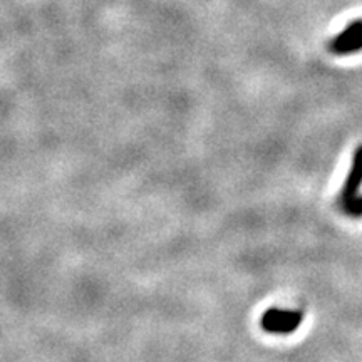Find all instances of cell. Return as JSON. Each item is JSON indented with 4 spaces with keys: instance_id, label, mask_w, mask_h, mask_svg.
<instances>
[{
    "instance_id": "obj_1",
    "label": "cell",
    "mask_w": 362,
    "mask_h": 362,
    "mask_svg": "<svg viewBox=\"0 0 362 362\" xmlns=\"http://www.w3.org/2000/svg\"><path fill=\"white\" fill-rule=\"evenodd\" d=\"M302 314L297 310H282L274 307L262 315V327L272 334H291L298 329Z\"/></svg>"
},
{
    "instance_id": "obj_3",
    "label": "cell",
    "mask_w": 362,
    "mask_h": 362,
    "mask_svg": "<svg viewBox=\"0 0 362 362\" xmlns=\"http://www.w3.org/2000/svg\"><path fill=\"white\" fill-rule=\"evenodd\" d=\"M362 49V34L354 35V37L344 40V42H332L330 44V51L339 56H346V54H354Z\"/></svg>"
},
{
    "instance_id": "obj_4",
    "label": "cell",
    "mask_w": 362,
    "mask_h": 362,
    "mask_svg": "<svg viewBox=\"0 0 362 362\" xmlns=\"http://www.w3.org/2000/svg\"><path fill=\"white\" fill-rule=\"evenodd\" d=\"M344 211L351 216H362V197H356L349 205L344 208Z\"/></svg>"
},
{
    "instance_id": "obj_2",
    "label": "cell",
    "mask_w": 362,
    "mask_h": 362,
    "mask_svg": "<svg viewBox=\"0 0 362 362\" xmlns=\"http://www.w3.org/2000/svg\"><path fill=\"white\" fill-rule=\"evenodd\" d=\"M362 187V144L356 149L354 160H352V168L347 175L346 183H344V188L341 192V197H339V203H341L342 210L349 203L354 200L356 197H359V188Z\"/></svg>"
}]
</instances>
